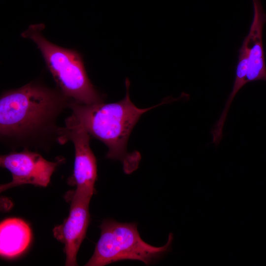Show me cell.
I'll use <instances>...</instances> for the list:
<instances>
[{
	"mask_svg": "<svg viewBox=\"0 0 266 266\" xmlns=\"http://www.w3.org/2000/svg\"><path fill=\"white\" fill-rule=\"evenodd\" d=\"M71 99L58 88L32 81L2 92L0 97V139L13 150L50 149L64 144L57 119Z\"/></svg>",
	"mask_w": 266,
	"mask_h": 266,
	"instance_id": "obj_1",
	"label": "cell"
},
{
	"mask_svg": "<svg viewBox=\"0 0 266 266\" xmlns=\"http://www.w3.org/2000/svg\"><path fill=\"white\" fill-rule=\"evenodd\" d=\"M130 81H125L126 95L115 102H104L86 104L71 101L69 108L91 137L102 142L107 147L106 158L123 163L125 171L131 172L138 165L137 157H130L127 145L130 135L141 115L163 104L177 100L167 98L161 103L147 108H139L131 101Z\"/></svg>",
	"mask_w": 266,
	"mask_h": 266,
	"instance_id": "obj_2",
	"label": "cell"
},
{
	"mask_svg": "<svg viewBox=\"0 0 266 266\" xmlns=\"http://www.w3.org/2000/svg\"><path fill=\"white\" fill-rule=\"evenodd\" d=\"M43 24L31 25L21 35L37 46L58 88L65 96L79 103L92 104L103 101L104 97L91 83L80 54L57 45L43 35Z\"/></svg>",
	"mask_w": 266,
	"mask_h": 266,
	"instance_id": "obj_3",
	"label": "cell"
},
{
	"mask_svg": "<svg viewBox=\"0 0 266 266\" xmlns=\"http://www.w3.org/2000/svg\"><path fill=\"white\" fill-rule=\"evenodd\" d=\"M100 228V237L86 266H103L127 260L149 265L171 249L172 233H169L164 245L155 247L142 239L135 223H120L106 219Z\"/></svg>",
	"mask_w": 266,
	"mask_h": 266,
	"instance_id": "obj_4",
	"label": "cell"
},
{
	"mask_svg": "<svg viewBox=\"0 0 266 266\" xmlns=\"http://www.w3.org/2000/svg\"><path fill=\"white\" fill-rule=\"evenodd\" d=\"M65 125L62 129L63 140L65 143L67 141L72 142L75 152L73 171L67 182L76 187L66 198L67 200L90 201L98 178L97 160L90 144L91 136L72 114L65 120Z\"/></svg>",
	"mask_w": 266,
	"mask_h": 266,
	"instance_id": "obj_5",
	"label": "cell"
},
{
	"mask_svg": "<svg viewBox=\"0 0 266 266\" xmlns=\"http://www.w3.org/2000/svg\"><path fill=\"white\" fill-rule=\"evenodd\" d=\"M65 160L58 157L55 162L49 161L37 152L27 148L1 155L0 165L11 172L12 180L1 185L0 192L23 184L46 187L57 166Z\"/></svg>",
	"mask_w": 266,
	"mask_h": 266,
	"instance_id": "obj_6",
	"label": "cell"
},
{
	"mask_svg": "<svg viewBox=\"0 0 266 266\" xmlns=\"http://www.w3.org/2000/svg\"><path fill=\"white\" fill-rule=\"evenodd\" d=\"M69 213L62 224L53 230V235L65 245L66 266L77 265L76 256L80 246L86 236L90 222V201L70 200Z\"/></svg>",
	"mask_w": 266,
	"mask_h": 266,
	"instance_id": "obj_7",
	"label": "cell"
},
{
	"mask_svg": "<svg viewBox=\"0 0 266 266\" xmlns=\"http://www.w3.org/2000/svg\"><path fill=\"white\" fill-rule=\"evenodd\" d=\"M252 0L253 18L247 35L248 38L247 83L258 80L266 81V66L262 39L263 28L266 22V13L261 0Z\"/></svg>",
	"mask_w": 266,
	"mask_h": 266,
	"instance_id": "obj_8",
	"label": "cell"
},
{
	"mask_svg": "<svg viewBox=\"0 0 266 266\" xmlns=\"http://www.w3.org/2000/svg\"><path fill=\"white\" fill-rule=\"evenodd\" d=\"M32 232L23 220L9 218L0 224V254L2 257L13 258L22 254L30 245Z\"/></svg>",
	"mask_w": 266,
	"mask_h": 266,
	"instance_id": "obj_9",
	"label": "cell"
}]
</instances>
